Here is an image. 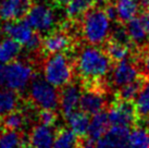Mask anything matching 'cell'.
<instances>
[{"label":"cell","mask_w":149,"mask_h":148,"mask_svg":"<svg viewBox=\"0 0 149 148\" xmlns=\"http://www.w3.org/2000/svg\"><path fill=\"white\" fill-rule=\"evenodd\" d=\"M110 60L101 46L84 45L74 59V70L83 81L84 88L104 91V77L112 70Z\"/></svg>","instance_id":"obj_1"},{"label":"cell","mask_w":149,"mask_h":148,"mask_svg":"<svg viewBox=\"0 0 149 148\" xmlns=\"http://www.w3.org/2000/svg\"><path fill=\"white\" fill-rule=\"evenodd\" d=\"M61 9L56 0H32L25 20L42 36L61 27L66 20H61L59 11Z\"/></svg>","instance_id":"obj_2"},{"label":"cell","mask_w":149,"mask_h":148,"mask_svg":"<svg viewBox=\"0 0 149 148\" xmlns=\"http://www.w3.org/2000/svg\"><path fill=\"white\" fill-rule=\"evenodd\" d=\"M110 19L104 6L96 4L84 13L79 20V34L86 44L101 46L109 37Z\"/></svg>","instance_id":"obj_3"},{"label":"cell","mask_w":149,"mask_h":148,"mask_svg":"<svg viewBox=\"0 0 149 148\" xmlns=\"http://www.w3.org/2000/svg\"><path fill=\"white\" fill-rule=\"evenodd\" d=\"M74 60L68 52H57L45 57L44 77L56 88H62L73 80Z\"/></svg>","instance_id":"obj_4"},{"label":"cell","mask_w":149,"mask_h":148,"mask_svg":"<svg viewBox=\"0 0 149 148\" xmlns=\"http://www.w3.org/2000/svg\"><path fill=\"white\" fill-rule=\"evenodd\" d=\"M35 76L33 66L22 60L0 63V87L10 91H22Z\"/></svg>","instance_id":"obj_5"},{"label":"cell","mask_w":149,"mask_h":148,"mask_svg":"<svg viewBox=\"0 0 149 148\" xmlns=\"http://www.w3.org/2000/svg\"><path fill=\"white\" fill-rule=\"evenodd\" d=\"M29 97L40 109L57 110L60 100V95L54 85L45 78L34 76L29 83Z\"/></svg>","instance_id":"obj_6"},{"label":"cell","mask_w":149,"mask_h":148,"mask_svg":"<svg viewBox=\"0 0 149 148\" xmlns=\"http://www.w3.org/2000/svg\"><path fill=\"white\" fill-rule=\"evenodd\" d=\"M108 119L110 125H123L131 128L139 119L136 103L130 100L116 98L109 108Z\"/></svg>","instance_id":"obj_7"},{"label":"cell","mask_w":149,"mask_h":148,"mask_svg":"<svg viewBox=\"0 0 149 148\" xmlns=\"http://www.w3.org/2000/svg\"><path fill=\"white\" fill-rule=\"evenodd\" d=\"M141 74L144 73L139 71V66H137L135 60H131V57H128L127 59L113 64L112 82L116 87H122L126 84L134 82Z\"/></svg>","instance_id":"obj_8"},{"label":"cell","mask_w":149,"mask_h":148,"mask_svg":"<svg viewBox=\"0 0 149 148\" xmlns=\"http://www.w3.org/2000/svg\"><path fill=\"white\" fill-rule=\"evenodd\" d=\"M130 128L123 125H110L107 132L96 142L97 148H123L130 135Z\"/></svg>","instance_id":"obj_9"},{"label":"cell","mask_w":149,"mask_h":148,"mask_svg":"<svg viewBox=\"0 0 149 148\" xmlns=\"http://www.w3.org/2000/svg\"><path fill=\"white\" fill-rule=\"evenodd\" d=\"M2 31L9 37L20 43L22 47H24L36 34V31H34L33 27L29 24V22L25 20V17L21 20L6 22L2 26Z\"/></svg>","instance_id":"obj_10"},{"label":"cell","mask_w":149,"mask_h":148,"mask_svg":"<svg viewBox=\"0 0 149 148\" xmlns=\"http://www.w3.org/2000/svg\"><path fill=\"white\" fill-rule=\"evenodd\" d=\"M82 93L83 91L81 87L76 84L70 83L62 87V91H60L59 106L61 108V112L65 119L79 107Z\"/></svg>","instance_id":"obj_11"},{"label":"cell","mask_w":149,"mask_h":148,"mask_svg":"<svg viewBox=\"0 0 149 148\" xmlns=\"http://www.w3.org/2000/svg\"><path fill=\"white\" fill-rule=\"evenodd\" d=\"M32 0H1L0 21H17L24 19Z\"/></svg>","instance_id":"obj_12"},{"label":"cell","mask_w":149,"mask_h":148,"mask_svg":"<svg viewBox=\"0 0 149 148\" xmlns=\"http://www.w3.org/2000/svg\"><path fill=\"white\" fill-rule=\"evenodd\" d=\"M85 91L82 93L79 109L85 111L89 115H93L104 110L106 108V97L104 91L95 88H84Z\"/></svg>","instance_id":"obj_13"},{"label":"cell","mask_w":149,"mask_h":148,"mask_svg":"<svg viewBox=\"0 0 149 148\" xmlns=\"http://www.w3.org/2000/svg\"><path fill=\"white\" fill-rule=\"evenodd\" d=\"M56 132L52 126L42 123L36 124L31 130L29 136V148H52Z\"/></svg>","instance_id":"obj_14"},{"label":"cell","mask_w":149,"mask_h":148,"mask_svg":"<svg viewBox=\"0 0 149 148\" xmlns=\"http://www.w3.org/2000/svg\"><path fill=\"white\" fill-rule=\"evenodd\" d=\"M125 27L130 36V39L132 41L134 50L143 49L149 45V34L146 32L139 15L133 17L132 20L126 22Z\"/></svg>","instance_id":"obj_15"},{"label":"cell","mask_w":149,"mask_h":148,"mask_svg":"<svg viewBox=\"0 0 149 148\" xmlns=\"http://www.w3.org/2000/svg\"><path fill=\"white\" fill-rule=\"evenodd\" d=\"M116 8L118 22L125 24L133 17L139 15L143 10V0H113Z\"/></svg>","instance_id":"obj_16"},{"label":"cell","mask_w":149,"mask_h":148,"mask_svg":"<svg viewBox=\"0 0 149 148\" xmlns=\"http://www.w3.org/2000/svg\"><path fill=\"white\" fill-rule=\"evenodd\" d=\"M101 47L108 57L110 58V60L113 62V64L122 61L124 59H127L128 57L132 56L133 52L132 47L122 44L111 37H108L106 41L101 45Z\"/></svg>","instance_id":"obj_17"},{"label":"cell","mask_w":149,"mask_h":148,"mask_svg":"<svg viewBox=\"0 0 149 148\" xmlns=\"http://www.w3.org/2000/svg\"><path fill=\"white\" fill-rule=\"evenodd\" d=\"M109 126H110V123L108 119L107 111L102 110L97 112L95 114H93V117L91 118L86 138L93 143H96L107 132Z\"/></svg>","instance_id":"obj_18"},{"label":"cell","mask_w":149,"mask_h":148,"mask_svg":"<svg viewBox=\"0 0 149 148\" xmlns=\"http://www.w3.org/2000/svg\"><path fill=\"white\" fill-rule=\"evenodd\" d=\"M96 4H98L96 0H70L64 7L66 20L79 23L84 13Z\"/></svg>","instance_id":"obj_19"},{"label":"cell","mask_w":149,"mask_h":148,"mask_svg":"<svg viewBox=\"0 0 149 148\" xmlns=\"http://www.w3.org/2000/svg\"><path fill=\"white\" fill-rule=\"evenodd\" d=\"M66 122L69 128L74 132L76 135L84 138L87 135V131L89 128L91 117L83 110H75L66 118Z\"/></svg>","instance_id":"obj_20"},{"label":"cell","mask_w":149,"mask_h":148,"mask_svg":"<svg viewBox=\"0 0 149 148\" xmlns=\"http://www.w3.org/2000/svg\"><path fill=\"white\" fill-rule=\"evenodd\" d=\"M148 75L141 74V76L137 80H135L134 82L120 87V89L118 91V94H116V98L134 101L138 97L139 93L143 91V88L145 87L146 83L148 81Z\"/></svg>","instance_id":"obj_21"},{"label":"cell","mask_w":149,"mask_h":148,"mask_svg":"<svg viewBox=\"0 0 149 148\" xmlns=\"http://www.w3.org/2000/svg\"><path fill=\"white\" fill-rule=\"evenodd\" d=\"M22 51V45L11 37L4 38L0 41V63L15 60Z\"/></svg>","instance_id":"obj_22"},{"label":"cell","mask_w":149,"mask_h":148,"mask_svg":"<svg viewBox=\"0 0 149 148\" xmlns=\"http://www.w3.org/2000/svg\"><path fill=\"white\" fill-rule=\"evenodd\" d=\"M79 136L70 128H61L56 133L52 148H79Z\"/></svg>","instance_id":"obj_23"},{"label":"cell","mask_w":149,"mask_h":148,"mask_svg":"<svg viewBox=\"0 0 149 148\" xmlns=\"http://www.w3.org/2000/svg\"><path fill=\"white\" fill-rule=\"evenodd\" d=\"M0 123L3 130L9 131H21L26 124V114L21 110H15L9 112L8 114L0 118Z\"/></svg>","instance_id":"obj_24"},{"label":"cell","mask_w":149,"mask_h":148,"mask_svg":"<svg viewBox=\"0 0 149 148\" xmlns=\"http://www.w3.org/2000/svg\"><path fill=\"white\" fill-rule=\"evenodd\" d=\"M123 148H149V130L136 128L130 132Z\"/></svg>","instance_id":"obj_25"},{"label":"cell","mask_w":149,"mask_h":148,"mask_svg":"<svg viewBox=\"0 0 149 148\" xmlns=\"http://www.w3.org/2000/svg\"><path fill=\"white\" fill-rule=\"evenodd\" d=\"M19 105V95L17 91L0 87V118L15 110Z\"/></svg>","instance_id":"obj_26"},{"label":"cell","mask_w":149,"mask_h":148,"mask_svg":"<svg viewBox=\"0 0 149 148\" xmlns=\"http://www.w3.org/2000/svg\"><path fill=\"white\" fill-rule=\"evenodd\" d=\"M24 140L19 131L3 130L0 134V148H23Z\"/></svg>","instance_id":"obj_27"},{"label":"cell","mask_w":149,"mask_h":148,"mask_svg":"<svg viewBox=\"0 0 149 148\" xmlns=\"http://www.w3.org/2000/svg\"><path fill=\"white\" fill-rule=\"evenodd\" d=\"M38 119H39V123L49 125V126H54L57 122V120H58V115H57L56 110L40 109L38 112Z\"/></svg>","instance_id":"obj_28"},{"label":"cell","mask_w":149,"mask_h":148,"mask_svg":"<svg viewBox=\"0 0 149 148\" xmlns=\"http://www.w3.org/2000/svg\"><path fill=\"white\" fill-rule=\"evenodd\" d=\"M139 17H141V20L143 22V25L145 27L146 32L149 34V11H143L139 14Z\"/></svg>","instance_id":"obj_29"},{"label":"cell","mask_w":149,"mask_h":148,"mask_svg":"<svg viewBox=\"0 0 149 148\" xmlns=\"http://www.w3.org/2000/svg\"><path fill=\"white\" fill-rule=\"evenodd\" d=\"M95 143H93L88 140H83L79 142V148H97L95 146Z\"/></svg>","instance_id":"obj_30"},{"label":"cell","mask_w":149,"mask_h":148,"mask_svg":"<svg viewBox=\"0 0 149 148\" xmlns=\"http://www.w3.org/2000/svg\"><path fill=\"white\" fill-rule=\"evenodd\" d=\"M143 10L149 11V0H143Z\"/></svg>","instance_id":"obj_31"},{"label":"cell","mask_w":149,"mask_h":148,"mask_svg":"<svg viewBox=\"0 0 149 148\" xmlns=\"http://www.w3.org/2000/svg\"><path fill=\"white\" fill-rule=\"evenodd\" d=\"M69 1H70V0H56V2H57L60 7H62V8H64V7H65V4L68 3Z\"/></svg>","instance_id":"obj_32"}]
</instances>
